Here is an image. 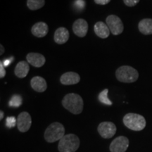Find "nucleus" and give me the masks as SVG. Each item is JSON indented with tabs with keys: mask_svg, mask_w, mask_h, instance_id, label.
<instances>
[{
	"mask_svg": "<svg viewBox=\"0 0 152 152\" xmlns=\"http://www.w3.org/2000/svg\"><path fill=\"white\" fill-rule=\"evenodd\" d=\"M94 2L99 5H106L109 4L111 0H94Z\"/></svg>",
	"mask_w": 152,
	"mask_h": 152,
	"instance_id": "obj_25",
	"label": "nucleus"
},
{
	"mask_svg": "<svg viewBox=\"0 0 152 152\" xmlns=\"http://www.w3.org/2000/svg\"><path fill=\"white\" fill-rule=\"evenodd\" d=\"M0 49H1V52H0V55H2L4 52V47L2 46V45H0Z\"/></svg>",
	"mask_w": 152,
	"mask_h": 152,
	"instance_id": "obj_28",
	"label": "nucleus"
},
{
	"mask_svg": "<svg viewBox=\"0 0 152 152\" xmlns=\"http://www.w3.org/2000/svg\"><path fill=\"white\" fill-rule=\"evenodd\" d=\"M80 80L79 74L75 72H66L61 76L60 82L62 85H72L77 84Z\"/></svg>",
	"mask_w": 152,
	"mask_h": 152,
	"instance_id": "obj_12",
	"label": "nucleus"
},
{
	"mask_svg": "<svg viewBox=\"0 0 152 152\" xmlns=\"http://www.w3.org/2000/svg\"><path fill=\"white\" fill-rule=\"evenodd\" d=\"M108 93H109V90L108 89H105V90L102 91L99 93V94L98 96V99L101 103L106 104V105L108 106H111L112 102L108 97Z\"/></svg>",
	"mask_w": 152,
	"mask_h": 152,
	"instance_id": "obj_20",
	"label": "nucleus"
},
{
	"mask_svg": "<svg viewBox=\"0 0 152 152\" xmlns=\"http://www.w3.org/2000/svg\"><path fill=\"white\" fill-rule=\"evenodd\" d=\"M32 125V118L30 113L26 111L21 112L17 118V127L21 132H26L29 130Z\"/></svg>",
	"mask_w": 152,
	"mask_h": 152,
	"instance_id": "obj_9",
	"label": "nucleus"
},
{
	"mask_svg": "<svg viewBox=\"0 0 152 152\" xmlns=\"http://www.w3.org/2000/svg\"><path fill=\"white\" fill-rule=\"evenodd\" d=\"M22 104V98L20 95L15 94L11 98L9 105L11 107H19Z\"/></svg>",
	"mask_w": 152,
	"mask_h": 152,
	"instance_id": "obj_21",
	"label": "nucleus"
},
{
	"mask_svg": "<svg viewBox=\"0 0 152 152\" xmlns=\"http://www.w3.org/2000/svg\"><path fill=\"white\" fill-rule=\"evenodd\" d=\"M49 32L48 25L45 22H38L33 25L31 33L35 37L41 38L45 37Z\"/></svg>",
	"mask_w": 152,
	"mask_h": 152,
	"instance_id": "obj_13",
	"label": "nucleus"
},
{
	"mask_svg": "<svg viewBox=\"0 0 152 152\" xmlns=\"http://www.w3.org/2000/svg\"><path fill=\"white\" fill-rule=\"evenodd\" d=\"M73 31L77 37H84L88 31V23L85 19H77L73 23Z\"/></svg>",
	"mask_w": 152,
	"mask_h": 152,
	"instance_id": "obj_10",
	"label": "nucleus"
},
{
	"mask_svg": "<svg viewBox=\"0 0 152 152\" xmlns=\"http://www.w3.org/2000/svg\"><path fill=\"white\" fill-rule=\"evenodd\" d=\"M139 30L145 35H152V19L144 18L140 20L138 24Z\"/></svg>",
	"mask_w": 152,
	"mask_h": 152,
	"instance_id": "obj_18",
	"label": "nucleus"
},
{
	"mask_svg": "<svg viewBox=\"0 0 152 152\" xmlns=\"http://www.w3.org/2000/svg\"><path fill=\"white\" fill-rule=\"evenodd\" d=\"M94 33L96 36L102 39H106L110 35V30L108 26L102 21L96 22L94 27Z\"/></svg>",
	"mask_w": 152,
	"mask_h": 152,
	"instance_id": "obj_16",
	"label": "nucleus"
},
{
	"mask_svg": "<svg viewBox=\"0 0 152 152\" xmlns=\"http://www.w3.org/2000/svg\"><path fill=\"white\" fill-rule=\"evenodd\" d=\"M115 77L121 83H132L137 80L139 73L135 68L130 66H122L115 71Z\"/></svg>",
	"mask_w": 152,
	"mask_h": 152,
	"instance_id": "obj_4",
	"label": "nucleus"
},
{
	"mask_svg": "<svg viewBox=\"0 0 152 152\" xmlns=\"http://www.w3.org/2000/svg\"><path fill=\"white\" fill-rule=\"evenodd\" d=\"M30 85L34 90L37 92H44L47 88V82L40 76H35L30 80Z\"/></svg>",
	"mask_w": 152,
	"mask_h": 152,
	"instance_id": "obj_14",
	"label": "nucleus"
},
{
	"mask_svg": "<svg viewBox=\"0 0 152 152\" xmlns=\"http://www.w3.org/2000/svg\"><path fill=\"white\" fill-rule=\"evenodd\" d=\"M6 75V71L4 69V67L3 62H0V78H3Z\"/></svg>",
	"mask_w": 152,
	"mask_h": 152,
	"instance_id": "obj_24",
	"label": "nucleus"
},
{
	"mask_svg": "<svg viewBox=\"0 0 152 152\" xmlns=\"http://www.w3.org/2000/svg\"><path fill=\"white\" fill-rule=\"evenodd\" d=\"M65 135V128L61 123L54 122L47 127L45 132V140L49 143H53L61 140Z\"/></svg>",
	"mask_w": 152,
	"mask_h": 152,
	"instance_id": "obj_2",
	"label": "nucleus"
},
{
	"mask_svg": "<svg viewBox=\"0 0 152 152\" xmlns=\"http://www.w3.org/2000/svg\"><path fill=\"white\" fill-rule=\"evenodd\" d=\"M97 130L102 137L110 139L115 135L117 129L113 123L105 121V122L101 123L99 125Z\"/></svg>",
	"mask_w": 152,
	"mask_h": 152,
	"instance_id": "obj_7",
	"label": "nucleus"
},
{
	"mask_svg": "<svg viewBox=\"0 0 152 152\" xmlns=\"http://www.w3.org/2000/svg\"><path fill=\"white\" fill-rule=\"evenodd\" d=\"M26 59L28 64L36 68L42 67L46 62L45 57L39 53H28L26 56Z\"/></svg>",
	"mask_w": 152,
	"mask_h": 152,
	"instance_id": "obj_11",
	"label": "nucleus"
},
{
	"mask_svg": "<svg viewBox=\"0 0 152 152\" xmlns=\"http://www.w3.org/2000/svg\"><path fill=\"white\" fill-rule=\"evenodd\" d=\"M76 7H78L79 9H83L85 6V2L83 0H76L75 1Z\"/></svg>",
	"mask_w": 152,
	"mask_h": 152,
	"instance_id": "obj_26",
	"label": "nucleus"
},
{
	"mask_svg": "<svg viewBox=\"0 0 152 152\" xmlns=\"http://www.w3.org/2000/svg\"><path fill=\"white\" fill-rule=\"evenodd\" d=\"M62 105L73 114H80L83 110V99L79 94L70 93L65 95L62 100Z\"/></svg>",
	"mask_w": 152,
	"mask_h": 152,
	"instance_id": "obj_1",
	"label": "nucleus"
},
{
	"mask_svg": "<svg viewBox=\"0 0 152 152\" xmlns=\"http://www.w3.org/2000/svg\"><path fill=\"white\" fill-rule=\"evenodd\" d=\"M106 25L113 35H118L123 32L124 26L121 19L115 15H109L106 19Z\"/></svg>",
	"mask_w": 152,
	"mask_h": 152,
	"instance_id": "obj_6",
	"label": "nucleus"
},
{
	"mask_svg": "<svg viewBox=\"0 0 152 152\" xmlns=\"http://www.w3.org/2000/svg\"><path fill=\"white\" fill-rule=\"evenodd\" d=\"M80 143V139L75 134H65L59 140L58 149L59 152H75L78 149Z\"/></svg>",
	"mask_w": 152,
	"mask_h": 152,
	"instance_id": "obj_5",
	"label": "nucleus"
},
{
	"mask_svg": "<svg viewBox=\"0 0 152 152\" xmlns=\"http://www.w3.org/2000/svg\"><path fill=\"white\" fill-rule=\"evenodd\" d=\"M17 125V119L14 116H9L6 120V125L9 128H12Z\"/></svg>",
	"mask_w": 152,
	"mask_h": 152,
	"instance_id": "obj_22",
	"label": "nucleus"
},
{
	"mask_svg": "<svg viewBox=\"0 0 152 152\" xmlns=\"http://www.w3.org/2000/svg\"><path fill=\"white\" fill-rule=\"evenodd\" d=\"M30 71V66L28 61H22L17 64L14 69V73L19 78L26 77Z\"/></svg>",
	"mask_w": 152,
	"mask_h": 152,
	"instance_id": "obj_17",
	"label": "nucleus"
},
{
	"mask_svg": "<svg viewBox=\"0 0 152 152\" xmlns=\"http://www.w3.org/2000/svg\"><path fill=\"white\" fill-rule=\"evenodd\" d=\"M123 1H124V4L126 6L132 7L137 4L140 0H123Z\"/></svg>",
	"mask_w": 152,
	"mask_h": 152,
	"instance_id": "obj_23",
	"label": "nucleus"
},
{
	"mask_svg": "<svg viewBox=\"0 0 152 152\" xmlns=\"http://www.w3.org/2000/svg\"><path fill=\"white\" fill-rule=\"evenodd\" d=\"M69 32L64 27H60L55 31L54 39L58 45L65 44L69 39Z\"/></svg>",
	"mask_w": 152,
	"mask_h": 152,
	"instance_id": "obj_15",
	"label": "nucleus"
},
{
	"mask_svg": "<svg viewBox=\"0 0 152 152\" xmlns=\"http://www.w3.org/2000/svg\"><path fill=\"white\" fill-rule=\"evenodd\" d=\"M129 140L125 136H119L112 141L109 146L111 152H125L129 147Z\"/></svg>",
	"mask_w": 152,
	"mask_h": 152,
	"instance_id": "obj_8",
	"label": "nucleus"
},
{
	"mask_svg": "<svg viewBox=\"0 0 152 152\" xmlns=\"http://www.w3.org/2000/svg\"><path fill=\"white\" fill-rule=\"evenodd\" d=\"M45 0H27V7L31 11H36L45 6Z\"/></svg>",
	"mask_w": 152,
	"mask_h": 152,
	"instance_id": "obj_19",
	"label": "nucleus"
},
{
	"mask_svg": "<svg viewBox=\"0 0 152 152\" xmlns=\"http://www.w3.org/2000/svg\"><path fill=\"white\" fill-rule=\"evenodd\" d=\"M123 123L130 130L141 131L146 127V120L144 116L137 113H129L123 117Z\"/></svg>",
	"mask_w": 152,
	"mask_h": 152,
	"instance_id": "obj_3",
	"label": "nucleus"
},
{
	"mask_svg": "<svg viewBox=\"0 0 152 152\" xmlns=\"http://www.w3.org/2000/svg\"><path fill=\"white\" fill-rule=\"evenodd\" d=\"M4 118V112L2 111H0V120H2Z\"/></svg>",
	"mask_w": 152,
	"mask_h": 152,
	"instance_id": "obj_29",
	"label": "nucleus"
},
{
	"mask_svg": "<svg viewBox=\"0 0 152 152\" xmlns=\"http://www.w3.org/2000/svg\"><path fill=\"white\" fill-rule=\"evenodd\" d=\"M13 59H14V57H11V58H9V59H6L4 60V61L3 62L4 66H8L10 64V63L12 61Z\"/></svg>",
	"mask_w": 152,
	"mask_h": 152,
	"instance_id": "obj_27",
	"label": "nucleus"
}]
</instances>
